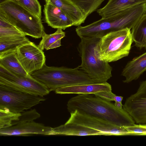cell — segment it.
Returning a JSON list of instances; mask_svg holds the SVG:
<instances>
[{
  "label": "cell",
  "mask_w": 146,
  "mask_h": 146,
  "mask_svg": "<svg viewBox=\"0 0 146 146\" xmlns=\"http://www.w3.org/2000/svg\"><path fill=\"white\" fill-rule=\"evenodd\" d=\"M95 94L104 99L111 102L114 101V97L116 95L111 91L102 92Z\"/></svg>",
  "instance_id": "28"
},
{
  "label": "cell",
  "mask_w": 146,
  "mask_h": 146,
  "mask_svg": "<svg viewBox=\"0 0 146 146\" xmlns=\"http://www.w3.org/2000/svg\"><path fill=\"white\" fill-rule=\"evenodd\" d=\"M67 106L70 113L77 110L117 126L126 127L135 124L132 118L123 109L117 108L111 102L94 94H78L71 98Z\"/></svg>",
  "instance_id": "1"
},
{
  "label": "cell",
  "mask_w": 146,
  "mask_h": 146,
  "mask_svg": "<svg viewBox=\"0 0 146 146\" xmlns=\"http://www.w3.org/2000/svg\"><path fill=\"white\" fill-rule=\"evenodd\" d=\"M31 76L46 86L50 91L66 86L96 83L84 71L78 67L48 66L45 64Z\"/></svg>",
  "instance_id": "3"
},
{
  "label": "cell",
  "mask_w": 146,
  "mask_h": 146,
  "mask_svg": "<svg viewBox=\"0 0 146 146\" xmlns=\"http://www.w3.org/2000/svg\"><path fill=\"white\" fill-rule=\"evenodd\" d=\"M65 33L61 29H57L53 33H46L42 37L38 47L43 50L44 49L48 50L60 47L61 39L65 36Z\"/></svg>",
  "instance_id": "22"
},
{
  "label": "cell",
  "mask_w": 146,
  "mask_h": 146,
  "mask_svg": "<svg viewBox=\"0 0 146 146\" xmlns=\"http://www.w3.org/2000/svg\"><path fill=\"white\" fill-rule=\"evenodd\" d=\"M80 38L78 50L82 62L78 68L96 83L107 82L112 76V68L108 62L101 60L98 57L96 46L100 38Z\"/></svg>",
  "instance_id": "4"
},
{
  "label": "cell",
  "mask_w": 146,
  "mask_h": 146,
  "mask_svg": "<svg viewBox=\"0 0 146 146\" xmlns=\"http://www.w3.org/2000/svg\"><path fill=\"white\" fill-rule=\"evenodd\" d=\"M40 117L35 109L24 111L21 113L18 120L12 122L11 126L0 129V135H53L52 127L34 121Z\"/></svg>",
  "instance_id": "7"
},
{
  "label": "cell",
  "mask_w": 146,
  "mask_h": 146,
  "mask_svg": "<svg viewBox=\"0 0 146 146\" xmlns=\"http://www.w3.org/2000/svg\"><path fill=\"white\" fill-rule=\"evenodd\" d=\"M146 13V3H143L102 18L86 26H78L76 31L80 38H101L112 32L125 28L131 29Z\"/></svg>",
  "instance_id": "2"
},
{
  "label": "cell",
  "mask_w": 146,
  "mask_h": 146,
  "mask_svg": "<svg viewBox=\"0 0 146 146\" xmlns=\"http://www.w3.org/2000/svg\"><path fill=\"white\" fill-rule=\"evenodd\" d=\"M87 18L96 11L104 0H70Z\"/></svg>",
  "instance_id": "24"
},
{
  "label": "cell",
  "mask_w": 146,
  "mask_h": 146,
  "mask_svg": "<svg viewBox=\"0 0 146 146\" xmlns=\"http://www.w3.org/2000/svg\"><path fill=\"white\" fill-rule=\"evenodd\" d=\"M16 54L20 63L29 74L41 69L45 64L44 52L31 41L18 47Z\"/></svg>",
  "instance_id": "11"
},
{
  "label": "cell",
  "mask_w": 146,
  "mask_h": 146,
  "mask_svg": "<svg viewBox=\"0 0 146 146\" xmlns=\"http://www.w3.org/2000/svg\"><path fill=\"white\" fill-rule=\"evenodd\" d=\"M30 41L24 35L0 37V54L16 50L20 46Z\"/></svg>",
  "instance_id": "21"
},
{
  "label": "cell",
  "mask_w": 146,
  "mask_h": 146,
  "mask_svg": "<svg viewBox=\"0 0 146 146\" xmlns=\"http://www.w3.org/2000/svg\"><path fill=\"white\" fill-rule=\"evenodd\" d=\"M62 10L73 22L74 26H78L84 23L86 17L70 0H45Z\"/></svg>",
  "instance_id": "18"
},
{
  "label": "cell",
  "mask_w": 146,
  "mask_h": 146,
  "mask_svg": "<svg viewBox=\"0 0 146 146\" xmlns=\"http://www.w3.org/2000/svg\"><path fill=\"white\" fill-rule=\"evenodd\" d=\"M45 100L44 96L25 93L0 84V109L21 113Z\"/></svg>",
  "instance_id": "8"
},
{
  "label": "cell",
  "mask_w": 146,
  "mask_h": 146,
  "mask_svg": "<svg viewBox=\"0 0 146 146\" xmlns=\"http://www.w3.org/2000/svg\"><path fill=\"white\" fill-rule=\"evenodd\" d=\"M131 135H146V125H136L125 127Z\"/></svg>",
  "instance_id": "27"
},
{
  "label": "cell",
  "mask_w": 146,
  "mask_h": 146,
  "mask_svg": "<svg viewBox=\"0 0 146 146\" xmlns=\"http://www.w3.org/2000/svg\"><path fill=\"white\" fill-rule=\"evenodd\" d=\"M66 122L86 126L101 132L104 135H130L125 127L117 126L100 118L81 113L77 110L70 113Z\"/></svg>",
  "instance_id": "10"
},
{
  "label": "cell",
  "mask_w": 146,
  "mask_h": 146,
  "mask_svg": "<svg viewBox=\"0 0 146 146\" xmlns=\"http://www.w3.org/2000/svg\"><path fill=\"white\" fill-rule=\"evenodd\" d=\"M111 85L107 82L100 83L78 84L62 87L55 90L57 94H96L103 92L111 91Z\"/></svg>",
  "instance_id": "14"
},
{
  "label": "cell",
  "mask_w": 146,
  "mask_h": 146,
  "mask_svg": "<svg viewBox=\"0 0 146 146\" xmlns=\"http://www.w3.org/2000/svg\"><path fill=\"white\" fill-rule=\"evenodd\" d=\"M0 65L15 74L23 76L29 75L17 58L16 50L0 54Z\"/></svg>",
  "instance_id": "19"
},
{
  "label": "cell",
  "mask_w": 146,
  "mask_h": 146,
  "mask_svg": "<svg viewBox=\"0 0 146 146\" xmlns=\"http://www.w3.org/2000/svg\"><path fill=\"white\" fill-rule=\"evenodd\" d=\"M45 2L43 10L44 19L48 26L63 30L74 26L72 20L60 8L48 1Z\"/></svg>",
  "instance_id": "13"
},
{
  "label": "cell",
  "mask_w": 146,
  "mask_h": 146,
  "mask_svg": "<svg viewBox=\"0 0 146 146\" xmlns=\"http://www.w3.org/2000/svg\"><path fill=\"white\" fill-rule=\"evenodd\" d=\"M0 11L26 36L38 38L46 33L41 18L15 0H4L1 2Z\"/></svg>",
  "instance_id": "5"
},
{
  "label": "cell",
  "mask_w": 146,
  "mask_h": 146,
  "mask_svg": "<svg viewBox=\"0 0 146 146\" xmlns=\"http://www.w3.org/2000/svg\"><path fill=\"white\" fill-rule=\"evenodd\" d=\"M146 71V52L129 61L123 69L121 75L125 78L124 83L137 79Z\"/></svg>",
  "instance_id": "15"
},
{
  "label": "cell",
  "mask_w": 146,
  "mask_h": 146,
  "mask_svg": "<svg viewBox=\"0 0 146 146\" xmlns=\"http://www.w3.org/2000/svg\"><path fill=\"white\" fill-rule=\"evenodd\" d=\"M123 99V97L122 96L115 95L114 97V101L115 102H121Z\"/></svg>",
  "instance_id": "29"
},
{
  "label": "cell",
  "mask_w": 146,
  "mask_h": 146,
  "mask_svg": "<svg viewBox=\"0 0 146 146\" xmlns=\"http://www.w3.org/2000/svg\"><path fill=\"white\" fill-rule=\"evenodd\" d=\"M143 3H146V0H109L104 7L98 9L97 12L102 18H106Z\"/></svg>",
  "instance_id": "16"
},
{
  "label": "cell",
  "mask_w": 146,
  "mask_h": 146,
  "mask_svg": "<svg viewBox=\"0 0 146 146\" xmlns=\"http://www.w3.org/2000/svg\"><path fill=\"white\" fill-rule=\"evenodd\" d=\"M21 113H15L6 109H0V129L11 126L14 121L19 119Z\"/></svg>",
  "instance_id": "25"
},
{
  "label": "cell",
  "mask_w": 146,
  "mask_h": 146,
  "mask_svg": "<svg viewBox=\"0 0 146 146\" xmlns=\"http://www.w3.org/2000/svg\"><path fill=\"white\" fill-rule=\"evenodd\" d=\"M0 84L21 92L44 96L50 92L45 85L29 74H13L0 65Z\"/></svg>",
  "instance_id": "9"
},
{
  "label": "cell",
  "mask_w": 146,
  "mask_h": 146,
  "mask_svg": "<svg viewBox=\"0 0 146 146\" xmlns=\"http://www.w3.org/2000/svg\"><path fill=\"white\" fill-rule=\"evenodd\" d=\"M23 35H24L11 23L0 11V37Z\"/></svg>",
  "instance_id": "23"
},
{
  "label": "cell",
  "mask_w": 146,
  "mask_h": 146,
  "mask_svg": "<svg viewBox=\"0 0 146 146\" xmlns=\"http://www.w3.org/2000/svg\"><path fill=\"white\" fill-rule=\"evenodd\" d=\"M15 0L34 14L41 18V6L37 0Z\"/></svg>",
  "instance_id": "26"
},
{
  "label": "cell",
  "mask_w": 146,
  "mask_h": 146,
  "mask_svg": "<svg viewBox=\"0 0 146 146\" xmlns=\"http://www.w3.org/2000/svg\"><path fill=\"white\" fill-rule=\"evenodd\" d=\"M131 33L135 46L140 49L146 48V13L131 29Z\"/></svg>",
  "instance_id": "20"
},
{
  "label": "cell",
  "mask_w": 146,
  "mask_h": 146,
  "mask_svg": "<svg viewBox=\"0 0 146 146\" xmlns=\"http://www.w3.org/2000/svg\"><path fill=\"white\" fill-rule=\"evenodd\" d=\"M114 104L117 108L121 110L123 109L122 107L123 105L121 102H115Z\"/></svg>",
  "instance_id": "30"
},
{
  "label": "cell",
  "mask_w": 146,
  "mask_h": 146,
  "mask_svg": "<svg viewBox=\"0 0 146 146\" xmlns=\"http://www.w3.org/2000/svg\"><path fill=\"white\" fill-rule=\"evenodd\" d=\"M123 106L136 123H146V80L141 83L135 93L126 99Z\"/></svg>",
  "instance_id": "12"
},
{
  "label": "cell",
  "mask_w": 146,
  "mask_h": 146,
  "mask_svg": "<svg viewBox=\"0 0 146 146\" xmlns=\"http://www.w3.org/2000/svg\"><path fill=\"white\" fill-rule=\"evenodd\" d=\"M53 135L86 136L104 135L98 130L73 123L64 124L52 128Z\"/></svg>",
  "instance_id": "17"
},
{
  "label": "cell",
  "mask_w": 146,
  "mask_h": 146,
  "mask_svg": "<svg viewBox=\"0 0 146 146\" xmlns=\"http://www.w3.org/2000/svg\"><path fill=\"white\" fill-rule=\"evenodd\" d=\"M1 1V0H0Z\"/></svg>",
  "instance_id": "31"
},
{
  "label": "cell",
  "mask_w": 146,
  "mask_h": 146,
  "mask_svg": "<svg viewBox=\"0 0 146 146\" xmlns=\"http://www.w3.org/2000/svg\"><path fill=\"white\" fill-rule=\"evenodd\" d=\"M130 30L112 32L100 38L96 46L99 58L109 63L128 56L133 42Z\"/></svg>",
  "instance_id": "6"
}]
</instances>
